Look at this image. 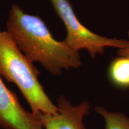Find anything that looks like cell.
<instances>
[{
  "label": "cell",
  "instance_id": "1",
  "mask_svg": "<svg viewBox=\"0 0 129 129\" xmlns=\"http://www.w3.org/2000/svg\"><path fill=\"white\" fill-rule=\"evenodd\" d=\"M7 29L24 55L32 62L40 63L53 75L81 64L78 51L63 41L56 40L39 16L26 13L18 5L11 6Z\"/></svg>",
  "mask_w": 129,
  "mask_h": 129
},
{
  "label": "cell",
  "instance_id": "2",
  "mask_svg": "<svg viewBox=\"0 0 129 129\" xmlns=\"http://www.w3.org/2000/svg\"><path fill=\"white\" fill-rule=\"evenodd\" d=\"M0 75L14 83L35 115L54 114L58 108L39 81V71L24 55L7 31L0 30Z\"/></svg>",
  "mask_w": 129,
  "mask_h": 129
},
{
  "label": "cell",
  "instance_id": "3",
  "mask_svg": "<svg viewBox=\"0 0 129 129\" xmlns=\"http://www.w3.org/2000/svg\"><path fill=\"white\" fill-rule=\"evenodd\" d=\"M54 10L63 23L67 30L64 43L74 50L86 49L90 56L95 58L102 54L106 47L122 48L127 40L109 38L96 34L83 25L75 15L69 0H50Z\"/></svg>",
  "mask_w": 129,
  "mask_h": 129
},
{
  "label": "cell",
  "instance_id": "4",
  "mask_svg": "<svg viewBox=\"0 0 129 129\" xmlns=\"http://www.w3.org/2000/svg\"><path fill=\"white\" fill-rule=\"evenodd\" d=\"M58 111L54 114L39 113L37 117L43 129H87L84 119L90 114V105L84 101L73 105L63 96L57 99Z\"/></svg>",
  "mask_w": 129,
  "mask_h": 129
},
{
  "label": "cell",
  "instance_id": "5",
  "mask_svg": "<svg viewBox=\"0 0 129 129\" xmlns=\"http://www.w3.org/2000/svg\"><path fill=\"white\" fill-rule=\"evenodd\" d=\"M110 81L118 88H129V58L119 56L114 59L108 68Z\"/></svg>",
  "mask_w": 129,
  "mask_h": 129
},
{
  "label": "cell",
  "instance_id": "6",
  "mask_svg": "<svg viewBox=\"0 0 129 129\" xmlns=\"http://www.w3.org/2000/svg\"><path fill=\"white\" fill-rule=\"evenodd\" d=\"M95 111L104 118L105 129H129V117L123 113L109 111L102 106H97Z\"/></svg>",
  "mask_w": 129,
  "mask_h": 129
},
{
  "label": "cell",
  "instance_id": "7",
  "mask_svg": "<svg viewBox=\"0 0 129 129\" xmlns=\"http://www.w3.org/2000/svg\"><path fill=\"white\" fill-rule=\"evenodd\" d=\"M128 40L127 44L124 47L122 48H119L118 52V54L119 56H123V57H127L129 58V32H128Z\"/></svg>",
  "mask_w": 129,
  "mask_h": 129
}]
</instances>
